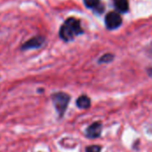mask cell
<instances>
[{
	"label": "cell",
	"mask_w": 152,
	"mask_h": 152,
	"mask_svg": "<svg viewBox=\"0 0 152 152\" xmlns=\"http://www.w3.org/2000/svg\"><path fill=\"white\" fill-rule=\"evenodd\" d=\"M82 33L83 29L81 28L79 20L76 18H69L61 27L59 35L62 40L65 42H69Z\"/></svg>",
	"instance_id": "cell-1"
},
{
	"label": "cell",
	"mask_w": 152,
	"mask_h": 152,
	"mask_svg": "<svg viewBox=\"0 0 152 152\" xmlns=\"http://www.w3.org/2000/svg\"><path fill=\"white\" fill-rule=\"evenodd\" d=\"M52 100L53 102V105L56 109V110L58 111L60 116H62L69 105L70 97L64 93H57L53 94L52 96Z\"/></svg>",
	"instance_id": "cell-2"
},
{
	"label": "cell",
	"mask_w": 152,
	"mask_h": 152,
	"mask_svg": "<svg viewBox=\"0 0 152 152\" xmlns=\"http://www.w3.org/2000/svg\"><path fill=\"white\" fill-rule=\"evenodd\" d=\"M122 24V18L118 12H110L105 17V25L109 29H116Z\"/></svg>",
	"instance_id": "cell-3"
},
{
	"label": "cell",
	"mask_w": 152,
	"mask_h": 152,
	"mask_svg": "<svg viewBox=\"0 0 152 152\" xmlns=\"http://www.w3.org/2000/svg\"><path fill=\"white\" fill-rule=\"evenodd\" d=\"M44 43H45V37L42 36H37V37H35L28 40L21 46V49L28 50V49H33V48H39Z\"/></svg>",
	"instance_id": "cell-4"
},
{
	"label": "cell",
	"mask_w": 152,
	"mask_h": 152,
	"mask_svg": "<svg viewBox=\"0 0 152 152\" xmlns=\"http://www.w3.org/2000/svg\"><path fill=\"white\" fill-rule=\"evenodd\" d=\"M102 126L100 122H95L94 124H92L87 129H86V136L91 138V139H94V138H98L101 136L102 134Z\"/></svg>",
	"instance_id": "cell-5"
},
{
	"label": "cell",
	"mask_w": 152,
	"mask_h": 152,
	"mask_svg": "<svg viewBox=\"0 0 152 152\" xmlns=\"http://www.w3.org/2000/svg\"><path fill=\"white\" fill-rule=\"evenodd\" d=\"M113 4L116 10L119 12L125 13L129 10V4L127 0H114Z\"/></svg>",
	"instance_id": "cell-6"
},
{
	"label": "cell",
	"mask_w": 152,
	"mask_h": 152,
	"mask_svg": "<svg viewBox=\"0 0 152 152\" xmlns=\"http://www.w3.org/2000/svg\"><path fill=\"white\" fill-rule=\"evenodd\" d=\"M90 105H91V101H90V99H89L87 96H86V95H82V96H80V97L77 100V106L79 109L86 110V109L90 108Z\"/></svg>",
	"instance_id": "cell-7"
},
{
	"label": "cell",
	"mask_w": 152,
	"mask_h": 152,
	"mask_svg": "<svg viewBox=\"0 0 152 152\" xmlns=\"http://www.w3.org/2000/svg\"><path fill=\"white\" fill-rule=\"evenodd\" d=\"M84 3L87 8H91L94 10L100 9V12L103 11V4H101L100 0H84Z\"/></svg>",
	"instance_id": "cell-8"
},
{
	"label": "cell",
	"mask_w": 152,
	"mask_h": 152,
	"mask_svg": "<svg viewBox=\"0 0 152 152\" xmlns=\"http://www.w3.org/2000/svg\"><path fill=\"white\" fill-rule=\"evenodd\" d=\"M113 59H114V55H113V54L107 53V54H104L103 56H102V57L100 58L99 62H100V63H109V62H110Z\"/></svg>",
	"instance_id": "cell-9"
},
{
	"label": "cell",
	"mask_w": 152,
	"mask_h": 152,
	"mask_svg": "<svg viewBox=\"0 0 152 152\" xmlns=\"http://www.w3.org/2000/svg\"><path fill=\"white\" fill-rule=\"evenodd\" d=\"M102 150V147L101 146H98V145H93V146H90V147H87L86 149V152H101Z\"/></svg>",
	"instance_id": "cell-10"
}]
</instances>
